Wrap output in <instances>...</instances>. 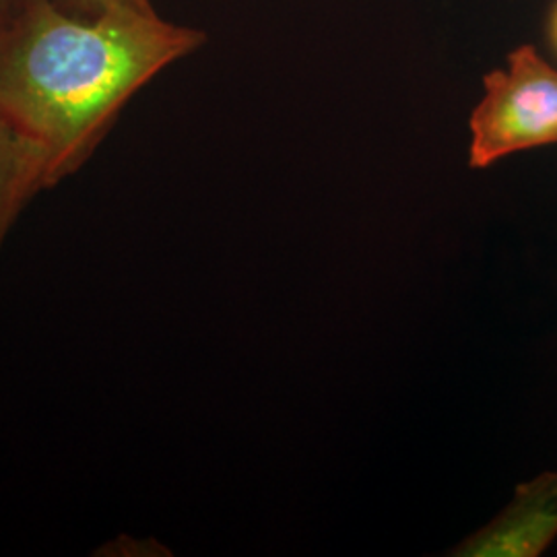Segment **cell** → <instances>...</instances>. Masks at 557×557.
I'll list each match as a JSON object with an SVG mask.
<instances>
[{
  "label": "cell",
  "instance_id": "cell-5",
  "mask_svg": "<svg viewBox=\"0 0 557 557\" xmlns=\"http://www.w3.org/2000/svg\"><path fill=\"white\" fill-rule=\"evenodd\" d=\"M60 7L77 17H101L120 9H143L151 7V0H57Z\"/></svg>",
  "mask_w": 557,
  "mask_h": 557
},
{
  "label": "cell",
  "instance_id": "cell-6",
  "mask_svg": "<svg viewBox=\"0 0 557 557\" xmlns=\"http://www.w3.org/2000/svg\"><path fill=\"white\" fill-rule=\"evenodd\" d=\"M547 38H549V44H552V48H554L557 57V2L554 4V9H552L549 23H547Z\"/></svg>",
  "mask_w": 557,
  "mask_h": 557
},
{
  "label": "cell",
  "instance_id": "cell-7",
  "mask_svg": "<svg viewBox=\"0 0 557 557\" xmlns=\"http://www.w3.org/2000/svg\"><path fill=\"white\" fill-rule=\"evenodd\" d=\"M20 0H0V21L4 20L17 4Z\"/></svg>",
  "mask_w": 557,
  "mask_h": 557
},
{
  "label": "cell",
  "instance_id": "cell-3",
  "mask_svg": "<svg viewBox=\"0 0 557 557\" xmlns=\"http://www.w3.org/2000/svg\"><path fill=\"white\" fill-rule=\"evenodd\" d=\"M557 539V471L520 483L515 498L450 556L539 557Z\"/></svg>",
  "mask_w": 557,
  "mask_h": 557
},
{
  "label": "cell",
  "instance_id": "cell-1",
  "mask_svg": "<svg viewBox=\"0 0 557 557\" xmlns=\"http://www.w3.org/2000/svg\"><path fill=\"white\" fill-rule=\"evenodd\" d=\"M205 41L153 4L87 20L57 0H20L0 21V116L38 151L54 188L89 161L145 85Z\"/></svg>",
  "mask_w": 557,
  "mask_h": 557
},
{
  "label": "cell",
  "instance_id": "cell-2",
  "mask_svg": "<svg viewBox=\"0 0 557 557\" xmlns=\"http://www.w3.org/2000/svg\"><path fill=\"white\" fill-rule=\"evenodd\" d=\"M469 131V165L475 170L557 145V69L533 46L515 48L502 69L485 75Z\"/></svg>",
  "mask_w": 557,
  "mask_h": 557
},
{
  "label": "cell",
  "instance_id": "cell-4",
  "mask_svg": "<svg viewBox=\"0 0 557 557\" xmlns=\"http://www.w3.org/2000/svg\"><path fill=\"white\" fill-rule=\"evenodd\" d=\"M48 190L38 151L0 116V248L23 209Z\"/></svg>",
  "mask_w": 557,
  "mask_h": 557
}]
</instances>
